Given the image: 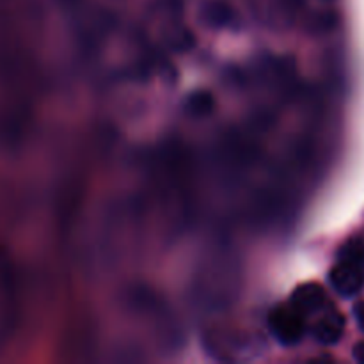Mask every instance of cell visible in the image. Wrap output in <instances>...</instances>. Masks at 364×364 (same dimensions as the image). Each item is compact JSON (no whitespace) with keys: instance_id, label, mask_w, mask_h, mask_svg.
I'll return each instance as SVG.
<instances>
[{"instance_id":"1","label":"cell","mask_w":364,"mask_h":364,"mask_svg":"<svg viewBox=\"0 0 364 364\" xmlns=\"http://www.w3.org/2000/svg\"><path fill=\"white\" fill-rule=\"evenodd\" d=\"M333 283L343 295H354L364 284V238H354L341 251L333 272Z\"/></svg>"},{"instance_id":"2","label":"cell","mask_w":364,"mask_h":364,"mask_svg":"<svg viewBox=\"0 0 364 364\" xmlns=\"http://www.w3.org/2000/svg\"><path fill=\"white\" fill-rule=\"evenodd\" d=\"M355 315H358V322H359V327L364 331V302L363 304L358 306V309H355Z\"/></svg>"},{"instance_id":"3","label":"cell","mask_w":364,"mask_h":364,"mask_svg":"<svg viewBox=\"0 0 364 364\" xmlns=\"http://www.w3.org/2000/svg\"><path fill=\"white\" fill-rule=\"evenodd\" d=\"M355 354H358V358L361 359V361H364V343L359 345L358 350H355Z\"/></svg>"}]
</instances>
